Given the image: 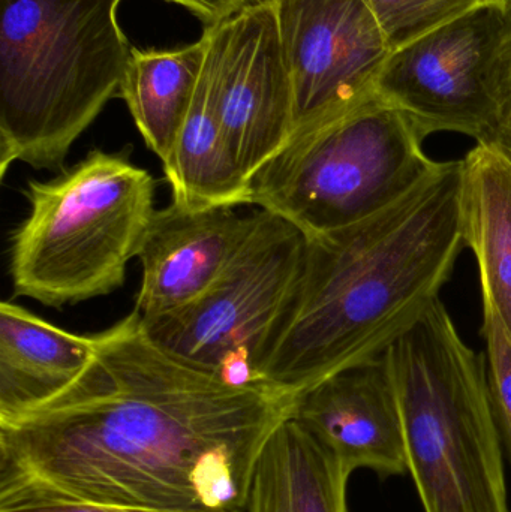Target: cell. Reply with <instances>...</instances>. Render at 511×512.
I'll return each mask as SVG.
<instances>
[{
  "mask_svg": "<svg viewBox=\"0 0 511 512\" xmlns=\"http://www.w3.org/2000/svg\"><path fill=\"white\" fill-rule=\"evenodd\" d=\"M92 340L71 387L0 420V499L245 512L255 463L297 396L176 357L135 310Z\"/></svg>",
  "mask_w": 511,
  "mask_h": 512,
  "instance_id": "obj_1",
  "label": "cell"
},
{
  "mask_svg": "<svg viewBox=\"0 0 511 512\" xmlns=\"http://www.w3.org/2000/svg\"><path fill=\"white\" fill-rule=\"evenodd\" d=\"M464 246L461 161L437 162L363 221L306 237L296 298L261 382L299 396L383 358L440 298Z\"/></svg>",
  "mask_w": 511,
  "mask_h": 512,
  "instance_id": "obj_2",
  "label": "cell"
},
{
  "mask_svg": "<svg viewBox=\"0 0 511 512\" xmlns=\"http://www.w3.org/2000/svg\"><path fill=\"white\" fill-rule=\"evenodd\" d=\"M122 0H0V176L57 171L120 93L132 47Z\"/></svg>",
  "mask_w": 511,
  "mask_h": 512,
  "instance_id": "obj_3",
  "label": "cell"
},
{
  "mask_svg": "<svg viewBox=\"0 0 511 512\" xmlns=\"http://www.w3.org/2000/svg\"><path fill=\"white\" fill-rule=\"evenodd\" d=\"M425 512H511L486 354L438 298L384 354Z\"/></svg>",
  "mask_w": 511,
  "mask_h": 512,
  "instance_id": "obj_4",
  "label": "cell"
},
{
  "mask_svg": "<svg viewBox=\"0 0 511 512\" xmlns=\"http://www.w3.org/2000/svg\"><path fill=\"white\" fill-rule=\"evenodd\" d=\"M23 194L29 215L9 252L17 297L59 309L123 286L156 212L149 171L96 149L54 179L29 180Z\"/></svg>",
  "mask_w": 511,
  "mask_h": 512,
  "instance_id": "obj_5",
  "label": "cell"
},
{
  "mask_svg": "<svg viewBox=\"0 0 511 512\" xmlns=\"http://www.w3.org/2000/svg\"><path fill=\"white\" fill-rule=\"evenodd\" d=\"M413 120L375 90L303 129L251 180V206L306 237L350 227L395 203L438 161Z\"/></svg>",
  "mask_w": 511,
  "mask_h": 512,
  "instance_id": "obj_6",
  "label": "cell"
},
{
  "mask_svg": "<svg viewBox=\"0 0 511 512\" xmlns=\"http://www.w3.org/2000/svg\"><path fill=\"white\" fill-rule=\"evenodd\" d=\"M306 236L281 216L254 212L251 231L221 276L191 306L146 324L171 354L234 384H260L290 313ZM144 322V321H143Z\"/></svg>",
  "mask_w": 511,
  "mask_h": 512,
  "instance_id": "obj_7",
  "label": "cell"
},
{
  "mask_svg": "<svg viewBox=\"0 0 511 512\" xmlns=\"http://www.w3.org/2000/svg\"><path fill=\"white\" fill-rule=\"evenodd\" d=\"M503 9L486 6L393 50L377 92L404 111L428 138L458 132L486 141L500 128L489 62Z\"/></svg>",
  "mask_w": 511,
  "mask_h": 512,
  "instance_id": "obj_8",
  "label": "cell"
},
{
  "mask_svg": "<svg viewBox=\"0 0 511 512\" xmlns=\"http://www.w3.org/2000/svg\"><path fill=\"white\" fill-rule=\"evenodd\" d=\"M203 35L219 119L251 185L294 132L293 83L275 3L251 0Z\"/></svg>",
  "mask_w": 511,
  "mask_h": 512,
  "instance_id": "obj_9",
  "label": "cell"
},
{
  "mask_svg": "<svg viewBox=\"0 0 511 512\" xmlns=\"http://www.w3.org/2000/svg\"><path fill=\"white\" fill-rule=\"evenodd\" d=\"M294 92V132L377 90L393 47L363 0H273Z\"/></svg>",
  "mask_w": 511,
  "mask_h": 512,
  "instance_id": "obj_10",
  "label": "cell"
},
{
  "mask_svg": "<svg viewBox=\"0 0 511 512\" xmlns=\"http://www.w3.org/2000/svg\"><path fill=\"white\" fill-rule=\"evenodd\" d=\"M254 213L236 207L189 209L171 201L156 210L137 258L141 282L135 312L144 324L197 301L221 276L251 231Z\"/></svg>",
  "mask_w": 511,
  "mask_h": 512,
  "instance_id": "obj_11",
  "label": "cell"
},
{
  "mask_svg": "<svg viewBox=\"0 0 511 512\" xmlns=\"http://www.w3.org/2000/svg\"><path fill=\"white\" fill-rule=\"evenodd\" d=\"M291 418L350 472L408 474L404 423L384 357L341 370L303 391Z\"/></svg>",
  "mask_w": 511,
  "mask_h": 512,
  "instance_id": "obj_12",
  "label": "cell"
},
{
  "mask_svg": "<svg viewBox=\"0 0 511 512\" xmlns=\"http://www.w3.org/2000/svg\"><path fill=\"white\" fill-rule=\"evenodd\" d=\"M92 334L69 333L26 307L0 304V420L56 399L92 360Z\"/></svg>",
  "mask_w": 511,
  "mask_h": 512,
  "instance_id": "obj_13",
  "label": "cell"
},
{
  "mask_svg": "<svg viewBox=\"0 0 511 512\" xmlns=\"http://www.w3.org/2000/svg\"><path fill=\"white\" fill-rule=\"evenodd\" d=\"M461 213L483 304L497 312L511 339V161L489 141L461 159Z\"/></svg>",
  "mask_w": 511,
  "mask_h": 512,
  "instance_id": "obj_14",
  "label": "cell"
},
{
  "mask_svg": "<svg viewBox=\"0 0 511 512\" xmlns=\"http://www.w3.org/2000/svg\"><path fill=\"white\" fill-rule=\"evenodd\" d=\"M351 475L329 448L287 418L255 463L245 512H350Z\"/></svg>",
  "mask_w": 511,
  "mask_h": 512,
  "instance_id": "obj_15",
  "label": "cell"
},
{
  "mask_svg": "<svg viewBox=\"0 0 511 512\" xmlns=\"http://www.w3.org/2000/svg\"><path fill=\"white\" fill-rule=\"evenodd\" d=\"M162 168L171 201L180 206H251V185L222 128L206 60L188 116Z\"/></svg>",
  "mask_w": 511,
  "mask_h": 512,
  "instance_id": "obj_16",
  "label": "cell"
},
{
  "mask_svg": "<svg viewBox=\"0 0 511 512\" xmlns=\"http://www.w3.org/2000/svg\"><path fill=\"white\" fill-rule=\"evenodd\" d=\"M206 53L204 35L194 44L171 50L132 47L119 95L162 165L170 158L194 101Z\"/></svg>",
  "mask_w": 511,
  "mask_h": 512,
  "instance_id": "obj_17",
  "label": "cell"
},
{
  "mask_svg": "<svg viewBox=\"0 0 511 512\" xmlns=\"http://www.w3.org/2000/svg\"><path fill=\"white\" fill-rule=\"evenodd\" d=\"M393 47L407 44L456 18L486 6L506 8L507 0H363Z\"/></svg>",
  "mask_w": 511,
  "mask_h": 512,
  "instance_id": "obj_18",
  "label": "cell"
},
{
  "mask_svg": "<svg viewBox=\"0 0 511 512\" xmlns=\"http://www.w3.org/2000/svg\"><path fill=\"white\" fill-rule=\"evenodd\" d=\"M482 336L486 343L489 385L504 448L511 459V339L497 312L483 304Z\"/></svg>",
  "mask_w": 511,
  "mask_h": 512,
  "instance_id": "obj_19",
  "label": "cell"
},
{
  "mask_svg": "<svg viewBox=\"0 0 511 512\" xmlns=\"http://www.w3.org/2000/svg\"><path fill=\"white\" fill-rule=\"evenodd\" d=\"M488 78L500 108V126L511 128V0H507L503 9V23L489 62Z\"/></svg>",
  "mask_w": 511,
  "mask_h": 512,
  "instance_id": "obj_20",
  "label": "cell"
},
{
  "mask_svg": "<svg viewBox=\"0 0 511 512\" xmlns=\"http://www.w3.org/2000/svg\"><path fill=\"white\" fill-rule=\"evenodd\" d=\"M0 512H180L147 510V508L113 507L89 502L65 501L53 498L0 499Z\"/></svg>",
  "mask_w": 511,
  "mask_h": 512,
  "instance_id": "obj_21",
  "label": "cell"
},
{
  "mask_svg": "<svg viewBox=\"0 0 511 512\" xmlns=\"http://www.w3.org/2000/svg\"><path fill=\"white\" fill-rule=\"evenodd\" d=\"M167 2L183 6L207 23V26H212L230 17L251 0H167Z\"/></svg>",
  "mask_w": 511,
  "mask_h": 512,
  "instance_id": "obj_22",
  "label": "cell"
},
{
  "mask_svg": "<svg viewBox=\"0 0 511 512\" xmlns=\"http://www.w3.org/2000/svg\"><path fill=\"white\" fill-rule=\"evenodd\" d=\"M486 141L494 144V146L500 149L511 161V128L500 126Z\"/></svg>",
  "mask_w": 511,
  "mask_h": 512,
  "instance_id": "obj_23",
  "label": "cell"
}]
</instances>
